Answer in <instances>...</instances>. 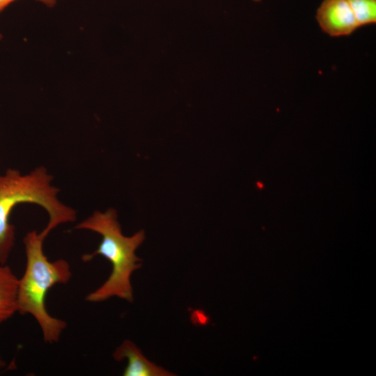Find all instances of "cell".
<instances>
[{
    "mask_svg": "<svg viewBox=\"0 0 376 376\" xmlns=\"http://www.w3.org/2000/svg\"><path fill=\"white\" fill-rule=\"evenodd\" d=\"M52 180L42 166L25 175L13 169L0 175V264L5 265L15 246V230L9 217L17 205L35 203L46 210L49 219L41 231L45 237L58 226L76 220V210L58 200L59 189L52 185Z\"/></svg>",
    "mask_w": 376,
    "mask_h": 376,
    "instance_id": "cell-1",
    "label": "cell"
},
{
    "mask_svg": "<svg viewBox=\"0 0 376 376\" xmlns=\"http://www.w3.org/2000/svg\"><path fill=\"white\" fill-rule=\"evenodd\" d=\"M45 237L32 230L23 239L26 258L24 272L18 279L17 312L31 315L38 323L46 343L59 340L66 322L52 317L45 307V297L56 284H66L71 277L70 264L64 259L49 261L43 251Z\"/></svg>",
    "mask_w": 376,
    "mask_h": 376,
    "instance_id": "cell-2",
    "label": "cell"
},
{
    "mask_svg": "<svg viewBox=\"0 0 376 376\" xmlns=\"http://www.w3.org/2000/svg\"><path fill=\"white\" fill-rule=\"evenodd\" d=\"M75 228L91 230L102 236L98 248L91 253L82 256L84 262H89L95 256L101 255L112 265L108 279L87 295L86 300L100 302L111 297H118L133 301L130 277L134 271L141 267V260L135 255V251L145 239L144 230H139L131 237L124 236L117 220L116 210L112 208L104 212L95 211Z\"/></svg>",
    "mask_w": 376,
    "mask_h": 376,
    "instance_id": "cell-3",
    "label": "cell"
},
{
    "mask_svg": "<svg viewBox=\"0 0 376 376\" xmlns=\"http://www.w3.org/2000/svg\"><path fill=\"white\" fill-rule=\"evenodd\" d=\"M315 18L322 31L331 37L350 36L359 28L347 0H323Z\"/></svg>",
    "mask_w": 376,
    "mask_h": 376,
    "instance_id": "cell-4",
    "label": "cell"
},
{
    "mask_svg": "<svg viewBox=\"0 0 376 376\" xmlns=\"http://www.w3.org/2000/svg\"><path fill=\"white\" fill-rule=\"evenodd\" d=\"M113 357L118 361L127 359V365L123 374L124 376L173 375L171 373L148 361L136 345L129 340H125L115 350Z\"/></svg>",
    "mask_w": 376,
    "mask_h": 376,
    "instance_id": "cell-5",
    "label": "cell"
},
{
    "mask_svg": "<svg viewBox=\"0 0 376 376\" xmlns=\"http://www.w3.org/2000/svg\"><path fill=\"white\" fill-rule=\"evenodd\" d=\"M18 278L10 267L0 264V323L17 312Z\"/></svg>",
    "mask_w": 376,
    "mask_h": 376,
    "instance_id": "cell-6",
    "label": "cell"
},
{
    "mask_svg": "<svg viewBox=\"0 0 376 376\" xmlns=\"http://www.w3.org/2000/svg\"><path fill=\"white\" fill-rule=\"evenodd\" d=\"M359 26L376 23V0H347Z\"/></svg>",
    "mask_w": 376,
    "mask_h": 376,
    "instance_id": "cell-7",
    "label": "cell"
},
{
    "mask_svg": "<svg viewBox=\"0 0 376 376\" xmlns=\"http://www.w3.org/2000/svg\"><path fill=\"white\" fill-rule=\"evenodd\" d=\"M17 0H0V12L3 11L6 7ZM48 8L54 7L58 0H35Z\"/></svg>",
    "mask_w": 376,
    "mask_h": 376,
    "instance_id": "cell-8",
    "label": "cell"
},
{
    "mask_svg": "<svg viewBox=\"0 0 376 376\" xmlns=\"http://www.w3.org/2000/svg\"><path fill=\"white\" fill-rule=\"evenodd\" d=\"M3 366H4V361L1 359V356H0V369L3 368Z\"/></svg>",
    "mask_w": 376,
    "mask_h": 376,
    "instance_id": "cell-9",
    "label": "cell"
},
{
    "mask_svg": "<svg viewBox=\"0 0 376 376\" xmlns=\"http://www.w3.org/2000/svg\"><path fill=\"white\" fill-rule=\"evenodd\" d=\"M255 2H260L261 0H253Z\"/></svg>",
    "mask_w": 376,
    "mask_h": 376,
    "instance_id": "cell-10",
    "label": "cell"
},
{
    "mask_svg": "<svg viewBox=\"0 0 376 376\" xmlns=\"http://www.w3.org/2000/svg\"><path fill=\"white\" fill-rule=\"evenodd\" d=\"M2 37V34L0 33V40H1Z\"/></svg>",
    "mask_w": 376,
    "mask_h": 376,
    "instance_id": "cell-11",
    "label": "cell"
}]
</instances>
